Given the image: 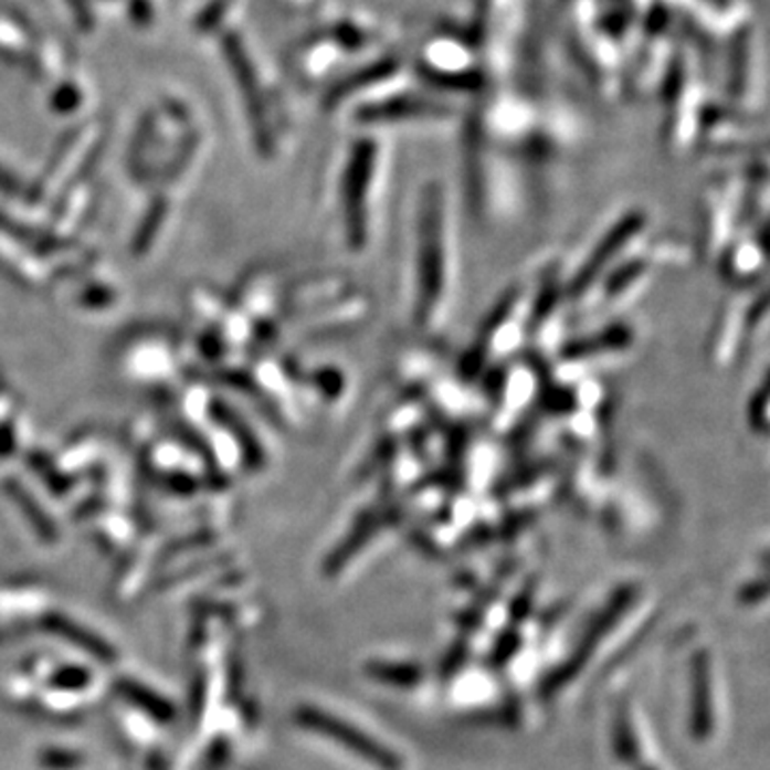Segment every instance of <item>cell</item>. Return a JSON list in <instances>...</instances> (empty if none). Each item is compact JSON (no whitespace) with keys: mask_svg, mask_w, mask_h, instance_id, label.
I'll return each instance as SVG.
<instances>
[{"mask_svg":"<svg viewBox=\"0 0 770 770\" xmlns=\"http://www.w3.org/2000/svg\"><path fill=\"white\" fill-rule=\"evenodd\" d=\"M296 721L308 730H315L324 737L333 738L338 745H345L356 756H360L362 760H367L381 770H402V760L392 749H388L379 740H372L369 735H365L356 726L340 721L330 713H324L315 706H302L296 713Z\"/></svg>","mask_w":770,"mask_h":770,"instance_id":"1","label":"cell"},{"mask_svg":"<svg viewBox=\"0 0 770 770\" xmlns=\"http://www.w3.org/2000/svg\"><path fill=\"white\" fill-rule=\"evenodd\" d=\"M369 672L386 683H397V685H413L422 676V672L415 666H392V664H372Z\"/></svg>","mask_w":770,"mask_h":770,"instance_id":"2","label":"cell"},{"mask_svg":"<svg viewBox=\"0 0 770 770\" xmlns=\"http://www.w3.org/2000/svg\"><path fill=\"white\" fill-rule=\"evenodd\" d=\"M50 625H54V627H59L61 632H65L63 636L71 637L75 644H82V646H86V648H91V653H95V655H99V657H107L109 653V648L105 646V642H101V640H97V637H91L86 636L82 630H77L73 623H65V621H50Z\"/></svg>","mask_w":770,"mask_h":770,"instance_id":"3","label":"cell"}]
</instances>
